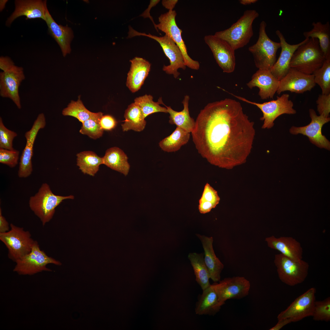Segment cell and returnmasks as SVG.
I'll use <instances>...</instances> for the list:
<instances>
[{
    "instance_id": "1",
    "label": "cell",
    "mask_w": 330,
    "mask_h": 330,
    "mask_svg": "<svg viewBox=\"0 0 330 330\" xmlns=\"http://www.w3.org/2000/svg\"><path fill=\"white\" fill-rule=\"evenodd\" d=\"M254 126L240 103L226 98L201 109L191 133L203 157L211 164L231 169L246 162L255 135Z\"/></svg>"
},
{
    "instance_id": "2",
    "label": "cell",
    "mask_w": 330,
    "mask_h": 330,
    "mask_svg": "<svg viewBox=\"0 0 330 330\" xmlns=\"http://www.w3.org/2000/svg\"><path fill=\"white\" fill-rule=\"evenodd\" d=\"M325 59L318 39L310 38L295 52L290 67L303 73L311 75L322 66Z\"/></svg>"
},
{
    "instance_id": "3",
    "label": "cell",
    "mask_w": 330,
    "mask_h": 330,
    "mask_svg": "<svg viewBox=\"0 0 330 330\" xmlns=\"http://www.w3.org/2000/svg\"><path fill=\"white\" fill-rule=\"evenodd\" d=\"M259 16L254 9L245 11L243 15L229 28L214 34L227 42L235 50L246 46L253 35V23Z\"/></svg>"
},
{
    "instance_id": "4",
    "label": "cell",
    "mask_w": 330,
    "mask_h": 330,
    "mask_svg": "<svg viewBox=\"0 0 330 330\" xmlns=\"http://www.w3.org/2000/svg\"><path fill=\"white\" fill-rule=\"evenodd\" d=\"M73 195L62 196L56 195L52 191L49 185L42 184L38 192L30 198L29 207L44 226L52 218L55 208L63 200L74 199Z\"/></svg>"
},
{
    "instance_id": "5",
    "label": "cell",
    "mask_w": 330,
    "mask_h": 330,
    "mask_svg": "<svg viewBox=\"0 0 330 330\" xmlns=\"http://www.w3.org/2000/svg\"><path fill=\"white\" fill-rule=\"evenodd\" d=\"M266 24L264 21L260 23L259 36L255 44L250 46L249 51L253 55L256 67L258 69L269 70L277 61L276 53L280 48L279 42H274L266 32Z\"/></svg>"
},
{
    "instance_id": "6",
    "label": "cell",
    "mask_w": 330,
    "mask_h": 330,
    "mask_svg": "<svg viewBox=\"0 0 330 330\" xmlns=\"http://www.w3.org/2000/svg\"><path fill=\"white\" fill-rule=\"evenodd\" d=\"M13 271L20 275H32L42 271L52 270L47 267L49 264L60 266L61 263L48 256L35 240L31 251L15 262Z\"/></svg>"
},
{
    "instance_id": "7",
    "label": "cell",
    "mask_w": 330,
    "mask_h": 330,
    "mask_svg": "<svg viewBox=\"0 0 330 330\" xmlns=\"http://www.w3.org/2000/svg\"><path fill=\"white\" fill-rule=\"evenodd\" d=\"M10 226L9 231L0 233V240L8 249V258L15 262L31 251L35 240L23 228L12 223Z\"/></svg>"
},
{
    "instance_id": "8",
    "label": "cell",
    "mask_w": 330,
    "mask_h": 330,
    "mask_svg": "<svg viewBox=\"0 0 330 330\" xmlns=\"http://www.w3.org/2000/svg\"><path fill=\"white\" fill-rule=\"evenodd\" d=\"M228 93L240 100L256 106L261 110L263 113V116L260 119L264 121L262 127V129H269L272 128L274 125V120L281 115L294 114L296 112L293 108V103L289 99L288 94H284L280 96H277L276 100L259 103L251 101L244 97Z\"/></svg>"
},
{
    "instance_id": "9",
    "label": "cell",
    "mask_w": 330,
    "mask_h": 330,
    "mask_svg": "<svg viewBox=\"0 0 330 330\" xmlns=\"http://www.w3.org/2000/svg\"><path fill=\"white\" fill-rule=\"evenodd\" d=\"M128 37L131 38L136 36H144L148 37L157 41L160 44L165 55L169 59L170 64L164 65L163 70L168 74L173 75L175 78H177L180 73L178 71L181 68H186L182 52L176 44L166 35L161 37L152 35L150 33L139 32L131 27L129 28Z\"/></svg>"
},
{
    "instance_id": "10",
    "label": "cell",
    "mask_w": 330,
    "mask_h": 330,
    "mask_svg": "<svg viewBox=\"0 0 330 330\" xmlns=\"http://www.w3.org/2000/svg\"><path fill=\"white\" fill-rule=\"evenodd\" d=\"M177 13L175 10L169 11L161 14L159 17V23L156 24L155 28L163 32L175 42L180 49L185 64L188 68L198 70L200 67L199 62L193 60L189 55L182 34V30L178 26L175 18Z\"/></svg>"
},
{
    "instance_id": "11",
    "label": "cell",
    "mask_w": 330,
    "mask_h": 330,
    "mask_svg": "<svg viewBox=\"0 0 330 330\" xmlns=\"http://www.w3.org/2000/svg\"><path fill=\"white\" fill-rule=\"evenodd\" d=\"M274 263L279 278L288 285L292 286L301 284L307 276L309 265L302 260L295 261L280 253L275 255Z\"/></svg>"
},
{
    "instance_id": "12",
    "label": "cell",
    "mask_w": 330,
    "mask_h": 330,
    "mask_svg": "<svg viewBox=\"0 0 330 330\" xmlns=\"http://www.w3.org/2000/svg\"><path fill=\"white\" fill-rule=\"evenodd\" d=\"M309 112L311 119L310 123L304 127H292L289 130L290 132L294 135L300 134L306 135L313 144L320 148L329 150L330 142L322 134L321 130L323 126L330 121V117L317 116L313 109H310Z\"/></svg>"
},
{
    "instance_id": "13",
    "label": "cell",
    "mask_w": 330,
    "mask_h": 330,
    "mask_svg": "<svg viewBox=\"0 0 330 330\" xmlns=\"http://www.w3.org/2000/svg\"><path fill=\"white\" fill-rule=\"evenodd\" d=\"M204 39L223 72L230 73L233 72L236 65L235 50L225 40L214 35H205Z\"/></svg>"
},
{
    "instance_id": "14",
    "label": "cell",
    "mask_w": 330,
    "mask_h": 330,
    "mask_svg": "<svg viewBox=\"0 0 330 330\" xmlns=\"http://www.w3.org/2000/svg\"><path fill=\"white\" fill-rule=\"evenodd\" d=\"M217 293L220 301L223 304L230 299H240L247 296L251 284L243 277H227L211 284Z\"/></svg>"
},
{
    "instance_id": "15",
    "label": "cell",
    "mask_w": 330,
    "mask_h": 330,
    "mask_svg": "<svg viewBox=\"0 0 330 330\" xmlns=\"http://www.w3.org/2000/svg\"><path fill=\"white\" fill-rule=\"evenodd\" d=\"M44 114H39L31 128L25 134L26 139L25 147L20 157L18 175L20 178H26L30 176L33 171L32 158L33 154V145L37 135L40 130L46 125Z\"/></svg>"
},
{
    "instance_id": "16",
    "label": "cell",
    "mask_w": 330,
    "mask_h": 330,
    "mask_svg": "<svg viewBox=\"0 0 330 330\" xmlns=\"http://www.w3.org/2000/svg\"><path fill=\"white\" fill-rule=\"evenodd\" d=\"M25 76L23 68L14 65L0 73V95L10 99L19 109L21 108L19 88Z\"/></svg>"
},
{
    "instance_id": "17",
    "label": "cell",
    "mask_w": 330,
    "mask_h": 330,
    "mask_svg": "<svg viewBox=\"0 0 330 330\" xmlns=\"http://www.w3.org/2000/svg\"><path fill=\"white\" fill-rule=\"evenodd\" d=\"M316 289L311 288L297 298L285 310L278 315V320L289 318L292 322L312 316L315 301Z\"/></svg>"
},
{
    "instance_id": "18",
    "label": "cell",
    "mask_w": 330,
    "mask_h": 330,
    "mask_svg": "<svg viewBox=\"0 0 330 330\" xmlns=\"http://www.w3.org/2000/svg\"><path fill=\"white\" fill-rule=\"evenodd\" d=\"M313 74H306L291 68L287 74L280 81L277 93L278 94L288 91L302 94L311 90L315 86Z\"/></svg>"
},
{
    "instance_id": "19",
    "label": "cell",
    "mask_w": 330,
    "mask_h": 330,
    "mask_svg": "<svg viewBox=\"0 0 330 330\" xmlns=\"http://www.w3.org/2000/svg\"><path fill=\"white\" fill-rule=\"evenodd\" d=\"M275 33L280 40L281 51L279 57L270 71L273 75L280 81L291 68L290 62L295 52L300 46L307 42L309 38H305L299 43L291 45L286 42L283 35L279 30H277Z\"/></svg>"
},
{
    "instance_id": "20",
    "label": "cell",
    "mask_w": 330,
    "mask_h": 330,
    "mask_svg": "<svg viewBox=\"0 0 330 330\" xmlns=\"http://www.w3.org/2000/svg\"><path fill=\"white\" fill-rule=\"evenodd\" d=\"M15 5L14 11L6 22V26H9L16 19L22 16L28 19L40 18L45 20L47 8L46 0H16Z\"/></svg>"
},
{
    "instance_id": "21",
    "label": "cell",
    "mask_w": 330,
    "mask_h": 330,
    "mask_svg": "<svg viewBox=\"0 0 330 330\" xmlns=\"http://www.w3.org/2000/svg\"><path fill=\"white\" fill-rule=\"evenodd\" d=\"M280 81L272 74L270 70L258 69L247 84L250 89L257 87L258 95L262 100L273 98L278 88Z\"/></svg>"
},
{
    "instance_id": "22",
    "label": "cell",
    "mask_w": 330,
    "mask_h": 330,
    "mask_svg": "<svg viewBox=\"0 0 330 330\" xmlns=\"http://www.w3.org/2000/svg\"><path fill=\"white\" fill-rule=\"evenodd\" d=\"M268 246L277 250L284 256L294 261L302 260L303 250L300 243L291 237H276L273 236L265 239Z\"/></svg>"
},
{
    "instance_id": "23",
    "label": "cell",
    "mask_w": 330,
    "mask_h": 330,
    "mask_svg": "<svg viewBox=\"0 0 330 330\" xmlns=\"http://www.w3.org/2000/svg\"><path fill=\"white\" fill-rule=\"evenodd\" d=\"M44 21L47 25L49 33L60 46L63 56L65 57L71 51L70 43L74 37L72 30L67 26H63L58 24L52 16L47 8Z\"/></svg>"
},
{
    "instance_id": "24",
    "label": "cell",
    "mask_w": 330,
    "mask_h": 330,
    "mask_svg": "<svg viewBox=\"0 0 330 330\" xmlns=\"http://www.w3.org/2000/svg\"><path fill=\"white\" fill-rule=\"evenodd\" d=\"M130 61V70L127 74L126 86L132 93L139 90L147 77L151 68L150 63L145 59L136 57Z\"/></svg>"
},
{
    "instance_id": "25",
    "label": "cell",
    "mask_w": 330,
    "mask_h": 330,
    "mask_svg": "<svg viewBox=\"0 0 330 330\" xmlns=\"http://www.w3.org/2000/svg\"><path fill=\"white\" fill-rule=\"evenodd\" d=\"M197 236L202 244L204 251V261L210 278L215 282H219L224 265L215 254L213 247V238L198 234Z\"/></svg>"
},
{
    "instance_id": "26",
    "label": "cell",
    "mask_w": 330,
    "mask_h": 330,
    "mask_svg": "<svg viewBox=\"0 0 330 330\" xmlns=\"http://www.w3.org/2000/svg\"><path fill=\"white\" fill-rule=\"evenodd\" d=\"M224 304L219 300L218 296L211 284L203 290L196 304L195 312L198 315L214 316L219 311Z\"/></svg>"
},
{
    "instance_id": "27",
    "label": "cell",
    "mask_w": 330,
    "mask_h": 330,
    "mask_svg": "<svg viewBox=\"0 0 330 330\" xmlns=\"http://www.w3.org/2000/svg\"><path fill=\"white\" fill-rule=\"evenodd\" d=\"M189 97L186 95L182 101L183 108L180 112L175 111L170 106L164 105L167 108V113L170 114L169 123L171 124L175 125L190 133L193 130L195 125V121L190 116L189 108Z\"/></svg>"
},
{
    "instance_id": "28",
    "label": "cell",
    "mask_w": 330,
    "mask_h": 330,
    "mask_svg": "<svg viewBox=\"0 0 330 330\" xmlns=\"http://www.w3.org/2000/svg\"><path fill=\"white\" fill-rule=\"evenodd\" d=\"M128 159L127 156L122 150L118 147H114L106 151L102 157L103 164L126 176L130 169Z\"/></svg>"
},
{
    "instance_id": "29",
    "label": "cell",
    "mask_w": 330,
    "mask_h": 330,
    "mask_svg": "<svg viewBox=\"0 0 330 330\" xmlns=\"http://www.w3.org/2000/svg\"><path fill=\"white\" fill-rule=\"evenodd\" d=\"M313 28L303 32L305 38L318 39L320 48L326 59L330 57V25L329 21L323 24L320 22H313Z\"/></svg>"
},
{
    "instance_id": "30",
    "label": "cell",
    "mask_w": 330,
    "mask_h": 330,
    "mask_svg": "<svg viewBox=\"0 0 330 330\" xmlns=\"http://www.w3.org/2000/svg\"><path fill=\"white\" fill-rule=\"evenodd\" d=\"M124 122L121 126L123 131L133 130L140 132L145 129L146 123L140 108L134 103L129 105L124 114Z\"/></svg>"
},
{
    "instance_id": "31",
    "label": "cell",
    "mask_w": 330,
    "mask_h": 330,
    "mask_svg": "<svg viewBox=\"0 0 330 330\" xmlns=\"http://www.w3.org/2000/svg\"><path fill=\"white\" fill-rule=\"evenodd\" d=\"M190 136V133L177 127L170 135L160 142L159 146L164 152H175L188 142Z\"/></svg>"
},
{
    "instance_id": "32",
    "label": "cell",
    "mask_w": 330,
    "mask_h": 330,
    "mask_svg": "<svg viewBox=\"0 0 330 330\" xmlns=\"http://www.w3.org/2000/svg\"><path fill=\"white\" fill-rule=\"evenodd\" d=\"M62 114L64 116L75 117L82 123L89 119H94L99 122L103 115V113L101 112L94 113L88 110L84 106L79 97L76 101H72L63 110Z\"/></svg>"
},
{
    "instance_id": "33",
    "label": "cell",
    "mask_w": 330,
    "mask_h": 330,
    "mask_svg": "<svg viewBox=\"0 0 330 330\" xmlns=\"http://www.w3.org/2000/svg\"><path fill=\"white\" fill-rule=\"evenodd\" d=\"M77 165L84 174L94 176L103 164L102 157L91 151H84L77 154Z\"/></svg>"
},
{
    "instance_id": "34",
    "label": "cell",
    "mask_w": 330,
    "mask_h": 330,
    "mask_svg": "<svg viewBox=\"0 0 330 330\" xmlns=\"http://www.w3.org/2000/svg\"><path fill=\"white\" fill-rule=\"evenodd\" d=\"M188 258L194 271L196 280L203 290L211 285L210 274L204 261L203 255L190 253Z\"/></svg>"
},
{
    "instance_id": "35",
    "label": "cell",
    "mask_w": 330,
    "mask_h": 330,
    "mask_svg": "<svg viewBox=\"0 0 330 330\" xmlns=\"http://www.w3.org/2000/svg\"><path fill=\"white\" fill-rule=\"evenodd\" d=\"M153 99L152 95L145 94L136 97L134 100V103L140 108L145 118L155 113H167L166 107L160 105V104H164L161 97L159 98L157 102L154 101Z\"/></svg>"
},
{
    "instance_id": "36",
    "label": "cell",
    "mask_w": 330,
    "mask_h": 330,
    "mask_svg": "<svg viewBox=\"0 0 330 330\" xmlns=\"http://www.w3.org/2000/svg\"><path fill=\"white\" fill-rule=\"evenodd\" d=\"M220 198L218 192L210 185H205L201 196L199 200L198 209L200 213L209 212L219 203Z\"/></svg>"
},
{
    "instance_id": "37",
    "label": "cell",
    "mask_w": 330,
    "mask_h": 330,
    "mask_svg": "<svg viewBox=\"0 0 330 330\" xmlns=\"http://www.w3.org/2000/svg\"><path fill=\"white\" fill-rule=\"evenodd\" d=\"M312 74L315 83L321 89V94H330V57L327 58L322 66Z\"/></svg>"
},
{
    "instance_id": "38",
    "label": "cell",
    "mask_w": 330,
    "mask_h": 330,
    "mask_svg": "<svg viewBox=\"0 0 330 330\" xmlns=\"http://www.w3.org/2000/svg\"><path fill=\"white\" fill-rule=\"evenodd\" d=\"M316 321L328 322L330 320V297L322 301H315L312 316Z\"/></svg>"
},
{
    "instance_id": "39",
    "label": "cell",
    "mask_w": 330,
    "mask_h": 330,
    "mask_svg": "<svg viewBox=\"0 0 330 330\" xmlns=\"http://www.w3.org/2000/svg\"><path fill=\"white\" fill-rule=\"evenodd\" d=\"M82 123L79 130L81 134L87 135L94 139L99 138L102 136L104 130L101 128L99 121L89 119Z\"/></svg>"
},
{
    "instance_id": "40",
    "label": "cell",
    "mask_w": 330,
    "mask_h": 330,
    "mask_svg": "<svg viewBox=\"0 0 330 330\" xmlns=\"http://www.w3.org/2000/svg\"><path fill=\"white\" fill-rule=\"evenodd\" d=\"M17 135L16 133L7 129L0 117V148L9 150L14 149L13 141Z\"/></svg>"
},
{
    "instance_id": "41",
    "label": "cell",
    "mask_w": 330,
    "mask_h": 330,
    "mask_svg": "<svg viewBox=\"0 0 330 330\" xmlns=\"http://www.w3.org/2000/svg\"><path fill=\"white\" fill-rule=\"evenodd\" d=\"M19 151L0 148V163L11 168L16 167L18 163Z\"/></svg>"
},
{
    "instance_id": "42",
    "label": "cell",
    "mask_w": 330,
    "mask_h": 330,
    "mask_svg": "<svg viewBox=\"0 0 330 330\" xmlns=\"http://www.w3.org/2000/svg\"><path fill=\"white\" fill-rule=\"evenodd\" d=\"M317 111L320 115L329 117L330 112V94H319L316 101Z\"/></svg>"
},
{
    "instance_id": "43",
    "label": "cell",
    "mask_w": 330,
    "mask_h": 330,
    "mask_svg": "<svg viewBox=\"0 0 330 330\" xmlns=\"http://www.w3.org/2000/svg\"><path fill=\"white\" fill-rule=\"evenodd\" d=\"M117 123L113 116L109 115H103L99 122L101 128L106 130H111L115 128Z\"/></svg>"
},
{
    "instance_id": "44",
    "label": "cell",
    "mask_w": 330,
    "mask_h": 330,
    "mask_svg": "<svg viewBox=\"0 0 330 330\" xmlns=\"http://www.w3.org/2000/svg\"><path fill=\"white\" fill-rule=\"evenodd\" d=\"M14 65V62L9 57L2 56L0 57V69L2 72H6Z\"/></svg>"
},
{
    "instance_id": "45",
    "label": "cell",
    "mask_w": 330,
    "mask_h": 330,
    "mask_svg": "<svg viewBox=\"0 0 330 330\" xmlns=\"http://www.w3.org/2000/svg\"><path fill=\"white\" fill-rule=\"evenodd\" d=\"M10 226L4 216L2 215V209L0 208V233L7 232L10 230Z\"/></svg>"
},
{
    "instance_id": "46",
    "label": "cell",
    "mask_w": 330,
    "mask_h": 330,
    "mask_svg": "<svg viewBox=\"0 0 330 330\" xmlns=\"http://www.w3.org/2000/svg\"><path fill=\"white\" fill-rule=\"evenodd\" d=\"M160 1V0H151L150 3L148 6V8L140 15L144 18L148 17L152 21L154 26L155 28L156 24L154 23L153 19L150 15V10L153 7L156 6Z\"/></svg>"
},
{
    "instance_id": "47",
    "label": "cell",
    "mask_w": 330,
    "mask_h": 330,
    "mask_svg": "<svg viewBox=\"0 0 330 330\" xmlns=\"http://www.w3.org/2000/svg\"><path fill=\"white\" fill-rule=\"evenodd\" d=\"M277 324L270 330H279L286 325L292 322V320L289 318H283L278 320Z\"/></svg>"
},
{
    "instance_id": "48",
    "label": "cell",
    "mask_w": 330,
    "mask_h": 330,
    "mask_svg": "<svg viewBox=\"0 0 330 330\" xmlns=\"http://www.w3.org/2000/svg\"><path fill=\"white\" fill-rule=\"evenodd\" d=\"M178 2V0H163L162 1V3L165 8L169 11H171L173 10Z\"/></svg>"
},
{
    "instance_id": "49",
    "label": "cell",
    "mask_w": 330,
    "mask_h": 330,
    "mask_svg": "<svg viewBox=\"0 0 330 330\" xmlns=\"http://www.w3.org/2000/svg\"><path fill=\"white\" fill-rule=\"evenodd\" d=\"M240 3L244 5H247L255 3L258 2L257 0H240Z\"/></svg>"
},
{
    "instance_id": "50",
    "label": "cell",
    "mask_w": 330,
    "mask_h": 330,
    "mask_svg": "<svg viewBox=\"0 0 330 330\" xmlns=\"http://www.w3.org/2000/svg\"><path fill=\"white\" fill-rule=\"evenodd\" d=\"M7 0H0V11H2L4 9L6 5L8 2Z\"/></svg>"
}]
</instances>
